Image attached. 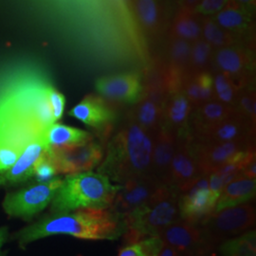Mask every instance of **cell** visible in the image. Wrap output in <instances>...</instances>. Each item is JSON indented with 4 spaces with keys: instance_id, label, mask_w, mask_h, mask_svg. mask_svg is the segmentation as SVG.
Instances as JSON below:
<instances>
[{
    "instance_id": "1",
    "label": "cell",
    "mask_w": 256,
    "mask_h": 256,
    "mask_svg": "<svg viewBox=\"0 0 256 256\" xmlns=\"http://www.w3.org/2000/svg\"><path fill=\"white\" fill-rule=\"evenodd\" d=\"M48 84L21 82L0 98V147L23 151L55 120Z\"/></svg>"
},
{
    "instance_id": "2",
    "label": "cell",
    "mask_w": 256,
    "mask_h": 256,
    "mask_svg": "<svg viewBox=\"0 0 256 256\" xmlns=\"http://www.w3.org/2000/svg\"><path fill=\"white\" fill-rule=\"evenodd\" d=\"M124 229L122 220L110 209L82 208L52 214L22 230L18 238L21 245L56 234L88 240H115L122 236Z\"/></svg>"
},
{
    "instance_id": "3",
    "label": "cell",
    "mask_w": 256,
    "mask_h": 256,
    "mask_svg": "<svg viewBox=\"0 0 256 256\" xmlns=\"http://www.w3.org/2000/svg\"><path fill=\"white\" fill-rule=\"evenodd\" d=\"M154 136L131 119L110 140L99 171L116 182L150 176Z\"/></svg>"
},
{
    "instance_id": "4",
    "label": "cell",
    "mask_w": 256,
    "mask_h": 256,
    "mask_svg": "<svg viewBox=\"0 0 256 256\" xmlns=\"http://www.w3.org/2000/svg\"><path fill=\"white\" fill-rule=\"evenodd\" d=\"M120 185L111 183L102 173L70 174L63 180L52 200V214L66 212L82 208L108 209Z\"/></svg>"
},
{
    "instance_id": "5",
    "label": "cell",
    "mask_w": 256,
    "mask_h": 256,
    "mask_svg": "<svg viewBox=\"0 0 256 256\" xmlns=\"http://www.w3.org/2000/svg\"><path fill=\"white\" fill-rule=\"evenodd\" d=\"M178 198L180 192L176 189L162 184L142 210L124 220V244L158 236L162 230L180 220Z\"/></svg>"
},
{
    "instance_id": "6",
    "label": "cell",
    "mask_w": 256,
    "mask_h": 256,
    "mask_svg": "<svg viewBox=\"0 0 256 256\" xmlns=\"http://www.w3.org/2000/svg\"><path fill=\"white\" fill-rule=\"evenodd\" d=\"M256 207L250 202L214 212L202 225L204 236L214 250L228 239L236 238L256 225Z\"/></svg>"
},
{
    "instance_id": "7",
    "label": "cell",
    "mask_w": 256,
    "mask_h": 256,
    "mask_svg": "<svg viewBox=\"0 0 256 256\" xmlns=\"http://www.w3.org/2000/svg\"><path fill=\"white\" fill-rule=\"evenodd\" d=\"M63 180L55 178L48 182L37 183L8 194L3 202V208L12 216L30 218L52 202Z\"/></svg>"
},
{
    "instance_id": "8",
    "label": "cell",
    "mask_w": 256,
    "mask_h": 256,
    "mask_svg": "<svg viewBox=\"0 0 256 256\" xmlns=\"http://www.w3.org/2000/svg\"><path fill=\"white\" fill-rule=\"evenodd\" d=\"M48 151L58 174H74L90 171L101 162L104 156V147L93 138L82 144L50 146Z\"/></svg>"
},
{
    "instance_id": "9",
    "label": "cell",
    "mask_w": 256,
    "mask_h": 256,
    "mask_svg": "<svg viewBox=\"0 0 256 256\" xmlns=\"http://www.w3.org/2000/svg\"><path fill=\"white\" fill-rule=\"evenodd\" d=\"M162 183L152 176L128 180L120 185L119 189L110 206L111 212L124 220L142 210L150 202Z\"/></svg>"
},
{
    "instance_id": "10",
    "label": "cell",
    "mask_w": 256,
    "mask_h": 256,
    "mask_svg": "<svg viewBox=\"0 0 256 256\" xmlns=\"http://www.w3.org/2000/svg\"><path fill=\"white\" fill-rule=\"evenodd\" d=\"M218 198L220 194L212 192L209 188V174H202L188 190L180 194V220L202 225L214 212Z\"/></svg>"
},
{
    "instance_id": "11",
    "label": "cell",
    "mask_w": 256,
    "mask_h": 256,
    "mask_svg": "<svg viewBox=\"0 0 256 256\" xmlns=\"http://www.w3.org/2000/svg\"><path fill=\"white\" fill-rule=\"evenodd\" d=\"M158 236L183 256H212L214 252L208 244L200 225L182 220L165 228Z\"/></svg>"
},
{
    "instance_id": "12",
    "label": "cell",
    "mask_w": 256,
    "mask_h": 256,
    "mask_svg": "<svg viewBox=\"0 0 256 256\" xmlns=\"http://www.w3.org/2000/svg\"><path fill=\"white\" fill-rule=\"evenodd\" d=\"M212 61L218 72L226 74L239 90L252 84L254 66L252 50L238 44L218 48Z\"/></svg>"
},
{
    "instance_id": "13",
    "label": "cell",
    "mask_w": 256,
    "mask_h": 256,
    "mask_svg": "<svg viewBox=\"0 0 256 256\" xmlns=\"http://www.w3.org/2000/svg\"><path fill=\"white\" fill-rule=\"evenodd\" d=\"M142 76L137 72L113 74L99 78L96 90L111 104H136L142 97Z\"/></svg>"
},
{
    "instance_id": "14",
    "label": "cell",
    "mask_w": 256,
    "mask_h": 256,
    "mask_svg": "<svg viewBox=\"0 0 256 256\" xmlns=\"http://www.w3.org/2000/svg\"><path fill=\"white\" fill-rule=\"evenodd\" d=\"M192 137L178 138L174 156L170 165L168 185L180 194L188 190L202 174L191 146Z\"/></svg>"
},
{
    "instance_id": "15",
    "label": "cell",
    "mask_w": 256,
    "mask_h": 256,
    "mask_svg": "<svg viewBox=\"0 0 256 256\" xmlns=\"http://www.w3.org/2000/svg\"><path fill=\"white\" fill-rule=\"evenodd\" d=\"M68 115L81 120L100 132L102 142L110 137L115 119L114 106L101 96L88 95L68 112Z\"/></svg>"
},
{
    "instance_id": "16",
    "label": "cell",
    "mask_w": 256,
    "mask_h": 256,
    "mask_svg": "<svg viewBox=\"0 0 256 256\" xmlns=\"http://www.w3.org/2000/svg\"><path fill=\"white\" fill-rule=\"evenodd\" d=\"M191 146L202 174H210L240 151L254 146V142H229L198 144L191 138Z\"/></svg>"
},
{
    "instance_id": "17",
    "label": "cell",
    "mask_w": 256,
    "mask_h": 256,
    "mask_svg": "<svg viewBox=\"0 0 256 256\" xmlns=\"http://www.w3.org/2000/svg\"><path fill=\"white\" fill-rule=\"evenodd\" d=\"M256 126L241 117L236 111L234 114L222 120L198 136L192 138L198 144H220L229 142H254Z\"/></svg>"
},
{
    "instance_id": "18",
    "label": "cell",
    "mask_w": 256,
    "mask_h": 256,
    "mask_svg": "<svg viewBox=\"0 0 256 256\" xmlns=\"http://www.w3.org/2000/svg\"><path fill=\"white\" fill-rule=\"evenodd\" d=\"M192 111L194 106L182 90L169 94L164 106L162 126L173 132L176 138L192 137Z\"/></svg>"
},
{
    "instance_id": "19",
    "label": "cell",
    "mask_w": 256,
    "mask_h": 256,
    "mask_svg": "<svg viewBox=\"0 0 256 256\" xmlns=\"http://www.w3.org/2000/svg\"><path fill=\"white\" fill-rule=\"evenodd\" d=\"M176 140L174 133L164 126L154 135L150 176L162 184H168L169 170L176 146Z\"/></svg>"
},
{
    "instance_id": "20",
    "label": "cell",
    "mask_w": 256,
    "mask_h": 256,
    "mask_svg": "<svg viewBox=\"0 0 256 256\" xmlns=\"http://www.w3.org/2000/svg\"><path fill=\"white\" fill-rule=\"evenodd\" d=\"M48 148L45 138L34 140L24 148L19 156L16 162L12 167L6 171L2 176L6 182L21 183L28 180L34 176V165L40 156Z\"/></svg>"
},
{
    "instance_id": "21",
    "label": "cell",
    "mask_w": 256,
    "mask_h": 256,
    "mask_svg": "<svg viewBox=\"0 0 256 256\" xmlns=\"http://www.w3.org/2000/svg\"><path fill=\"white\" fill-rule=\"evenodd\" d=\"M234 113V108L224 104L216 99L196 106V110L192 111L191 119L194 128L192 137L200 135Z\"/></svg>"
},
{
    "instance_id": "22",
    "label": "cell",
    "mask_w": 256,
    "mask_h": 256,
    "mask_svg": "<svg viewBox=\"0 0 256 256\" xmlns=\"http://www.w3.org/2000/svg\"><path fill=\"white\" fill-rule=\"evenodd\" d=\"M256 178L238 176L224 186L216 205V212L250 202L256 198Z\"/></svg>"
},
{
    "instance_id": "23",
    "label": "cell",
    "mask_w": 256,
    "mask_h": 256,
    "mask_svg": "<svg viewBox=\"0 0 256 256\" xmlns=\"http://www.w3.org/2000/svg\"><path fill=\"white\" fill-rule=\"evenodd\" d=\"M256 154V147L240 151L220 168L209 174V188L212 192L220 194L226 184L241 174L248 160Z\"/></svg>"
},
{
    "instance_id": "24",
    "label": "cell",
    "mask_w": 256,
    "mask_h": 256,
    "mask_svg": "<svg viewBox=\"0 0 256 256\" xmlns=\"http://www.w3.org/2000/svg\"><path fill=\"white\" fill-rule=\"evenodd\" d=\"M182 90L194 108L214 100L212 74L210 72H203L188 75L183 81Z\"/></svg>"
},
{
    "instance_id": "25",
    "label": "cell",
    "mask_w": 256,
    "mask_h": 256,
    "mask_svg": "<svg viewBox=\"0 0 256 256\" xmlns=\"http://www.w3.org/2000/svg\"><path fill=\"white\" fill-rule=\"evenodd\" d=\"M130 119L154 136L164 124V106L142 96L131 111Z\"/></svg>"
},
{
    "instance_id": "26",
    "label": "cell",
    "mask_w": 256,
    "mask_h": 256,
    "mask_svg": "<svg viewBox=\"0 0 256 256\" xmlns=\"http://www.w3.org/2000/svg\"><path fill=\"white\" fill-rule=\"evenodd\" d=\"M252 14L242 8L236 0H228L224 8L220 10L214 19L220 27L238 37L247 30Z\"/></svg>"
},
{
    "instance_id": "27",
    "label": "cell",
    "mask_w": 256,
    "mask_h": 256,
    "mask_svg": "<svg viewBox=\"0 0 256 256\" xmlns=\"http://www.w3.org/2000/svg\"><path fill=\"white\" fill-rule=\"evenodd\" d=\"M44 138L48 147L82 144L93 138L92 134L84 130L59 124H52L46 128Z\"/></svg>"
},
{
    "instance_id": "28",
    "label": "cell",
    "mask_w": 256,
    "mask_h": 256,
    "mask_svg": "<svg viewBox=\"0 0 256 256\" xmlns=\"http://www.w3.org/2000/svg\"><path fill=\"white\" fill-rule=\"evenodd\" d=\"M167 48V64L176 74L184 79L188 76L189 61L191 54L192 42L178 37L169 36Z\"/></svg>"
},
{
    "instance_id": "29",
    "label": "cell",
    "mask_w": 256,
    "mask_h": 256,
    "mask_svg": "<svg viewBox=\"0 0 256 256\" xmlns=\"http://www.w3.org/2000/svg\"><path fill=\"white\" fill-rule=\"evenodd\" d=\"M194 14V12L182 8L174 18L169 36L182 38L190 42L202 37V23Z\"/></svg>"
},
{
    "instance_id": "30",
    "label": "cell",
    "mask_w": 256,
    "mask_h": 256,
    "mask_svg": "<svg viewBox=\"0 0 256 256\" xmlns=\"http://www.w3.org/2000/svg\"><path fill=\"white\" fill-rule=\"evenodd\" d=\"M138 22L151 36H156L162 28V16L158 0H134Z\"/></svg>"
},
{
    "instance_id": "31",
    "label": "cell",
    "mask_w": 256,
    "mask_h": 256,
    "mask_svg": "<svg viewBox=\"0 0 256 256\" xmlns=\"http://www.w3.org/2000/svg\"><path fill=\"white\" fill-rule=\"evenodd\" d=\"M220 256H256V234L248 230L244 234L222 242L218 247Z\"/></svg>"
},
{
    "instance_id": "32",
    "label": "cell",
    "mask_w": 256,
    "mask_h": 256,
    "mask_svg": "<svg viewBox=\"0 0 256 256\" xmlns=\"http://www.w3.org/2000/svg\"><path fill=\"white\" fill-rule=\"evenodd\" d=\"M202 38L214 48H221L236 44L238 37L228 30H223L210 18L202 20Z\"/></svg>"
},
{
    "instance_id": "33",
    "label": "cell",
    "mask_w": 256,
    "mask_h": 256,
    "mask_svg": "<svg viewBox=\"0 0 256 256\" xmlns=\"http://www.w3.org/2000/svg\"><path fill=\"white\" fill-rule=\"evenodd\" d=\"M212 54L214 48L202 37L192 42L188 75L209 72L208 68L212 62Z\"/></svg>"
},
{
    "instance_id": "34",
    "label": "cell",
    "mask_w": 256,
    "mask_h": 256,
    "mask_svg": "<svg viewBox=\"0 0 256 256\" xmlns=\"http://www.w3.org/2000/svg\"><path fill=\"white\" fill-rule=\"evenodd\" d=\"M214 99L220 102L234 108L240 90L226 74L218 72L212 75Z\"/></svg>"
},
{
    "instance_id": "35",
    "label": "cell",
    "mask_w": 256,
    "mask_h": 256,
    "mask_svg": "<svg viewBox=\"0 0 256 256\" xmlns=\"http://www.w3.org/2000/svg\"><path fill=\"white\" fill-rule=\"evenodd\" d=\"M164 245L160 236H151L126 245L120 250L119 256H158Z\"/></svg>"
},
{
    "instance_id": "36",
    "label": "cell",
    "mask_w": 256,
    "mask_h": 256,
    "mask_svg": "<svg viewBox=\"0 0 256 256\" xmlns=\"http://www.w3.org/2000/svg\"><path fill=\"white\" fill-rule=\"evenodd\" d=\"M234 108L241 117H243L254 126H256V90L252 84H250L240 90Z\"/></svg>"
},
{
    "instance_id": "37",
    "label": "cell",
    "mask_w": 256,
    "mask_h": 256,
    "mask_svg": "<svg viewBox=\"0 0 256 256\" xmlns=\"http://www.w3.org/2000/svg\"><path fill=\"white\" fill-rule=\"evenodd\" d=\"M48 149L40 156L34 169V176L38 183L48 182L58 174L54 164L48 154Z\"/></svg>"
},
{
    "instance_id": "38",
    "label": "cell",
    "mask_w": 256,
    "mask_h": 256,
    "mask_svg": "<svg viewBox=\"0 0 256 256\" xmlns=\"http://www.w3.org/2000/svg\"><path fill=\"white\" fill-rule=\"evenodd\" d=\"M48 100L50 102L54 118L56 122V120L61 119L63 116L66 99L62 93L57 92L54 88H52L50 86H48Z\"/></svg>"
},
{
    "instance_id": "39",
    "label": "cell",
    "mask_w": 256,
    "mask_h": 256,
    "mask_svg": "<svg viewBox=\"0 0 256 256\" xmlns=\"http://www.w3.org/2000/svg\"><path fill=\"white\" fill-rule=\"evenodd\" d=\"M21 151L10 147H0V173L6 172L16 162Z\"/></svg>"
},
{
    "instance_id": "40",
    "label": "cell",
    "mask_w": 256,
    "mask_h": 256,
    "mask_svg": "<svg viewBox=\"0 0 256 256\" xmlns=\"http://www.w3.org/2000/svg\"><path fill=\"white\" fill-rule=\"evenodd\" d=\"M228 0H202L194 12L202 16H212L224 8Z\"/></svg>"
},
{
    "instance_id": "41",
    "label": "cell",
    "mask_w": 256,
    "mask_h": 256,
    "mask_svg": "<svg viewBox=\"0 0 256 256\" xmlns=\"http://www.w3.org/2000/svg\"><path fill=\"white\" fill-rule=\"evenodd\" d=\"M256 155L252 156L247 160V162L244 165L242 171H241V176H244L248 178H256Z\"/></svg>"
},
{
    "instance_id": "42",
    "label": "cell",
    "mask_w": 256,
    "mask_h": 256,
    "mask_svg": "<svg viewBox=\"0 0 256 256\" xmlns=\"http://www.w3.org/2000/svg\"><path fill=\"white\" fill-rule=\"evenodd\" d=\"M158 256H183L180 254L178 252H176L174 248H173L168 245L164 244L162 248L160 250V252H158Z\"/></svg>"
},
{
    "instance_id": "43",
    "label": "cell",
    "mask_w": 256,
    "mask_h": 256,
    "mask_svg": "<svg viewBox=\"0 0 256 256\" xmlns=\"http://www.w3.org/2000/svg\"><path fill=\"white\" fill-rule=\"evenodd\" d=\"M202 0H182L183 9L194 12Z\"/></svg>"
},
{
    "instance_id": "44",
    "label": "cell",
    "mask_w": 256,
    "mask_h": 256,
    "mask_svg": "<svg viewBox=\"0 0 256 256\" xmlns=\"http://www.w3.org/2000/svg\"><path fill=\"white\" fill-rule=\"evenodd\" d=\"M238 4L244 8V9L250 12L252 14V10L256 6V0H236Z\"/></svg>"
},
{
    "instance_id": "45",
    "label": "cell",
    "mask_w": 256,
    "mask_h": 256,
    "mask_svg": "<svg viewBox=\"0 0 256 256\" xmlns=\"http://www.w3.org/2000/svg\"><path fill=\"white\" fill-rule=\"evenodd\" d=\"M6 239V230L5 229H0V247L5 242Z\"/></svg>"
},
{
    "instance_id": "46",
    "label": "cell",
    "mask_w": 256,
    "mask_h": 256,
    "mask_svg": "<svg viewBox=\"0 0 256 256\" xmlns=\"http://www.w3.org/2000/svg\"><path fill=\"white\" fill-rule=\"evenodd\" d=\"M5 183H6V182H5L4 178L1 176H0V186H1V185H4Z\"/></svg>"
},
{
    "instance_id": "47",
    "label": "cell",
    "mask_w": 256,
    "mask_h": 256,
    "mask_svg": "<svg viewBox=\"0 0 256 256\" xmlns=\"http://www.w3.org/2000/svg\"><path fill=\"white\" fill-rule=\"evenodd\" d=\"M0 256H2V254H0Z\"/></svg>"
}]
</instances>
